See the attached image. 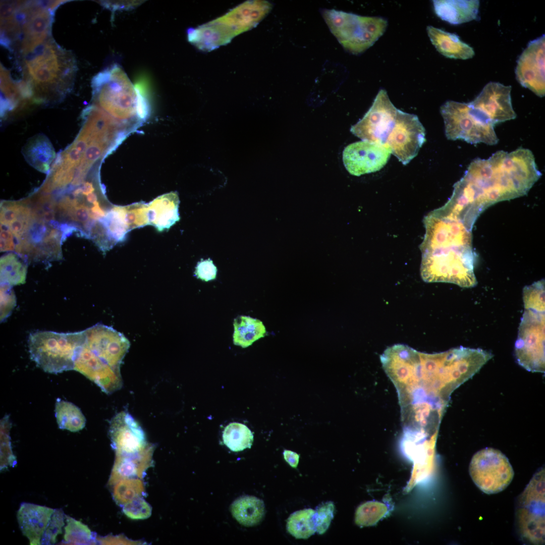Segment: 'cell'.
<instances>
[{"instance_id": "7bdbcfd3", "label": "cell", "mask_w": 545, "mask_h": 545, "mask_svg": "<svg viewBox=\"0 0 545 545\" xmlns=\"http://www.w3.org/2000/svg\"><path fill=\"white\" fill-rule=\"evenodd\" d=\"M15 238L10 230L1 225V251H9L15 249Z\"/></svg>"}, {"instance_id": "ee69618b", "label": "cell", "mask_w": 545, "mask_h": 545, "mask_svg": "<svg viewBox=\"0 0 545 545\" xmlns=\"http://www.w3.org/2000/svg\"><path fill=\"white\" fill-rule=\"evenodd\" d=\"M283 456L286 462L292 467L296 468L299 460V455L290 450H285Z\"/></svg>"}, {"instance_id": "4fadbf2b", "label": "cell", "mask_w": 545, "mask_h": 545, "mask_svg": "<svg viewBox=\"0 0 545 545\" xmlns=\"http://www.w3.org/2000/svg\"><path fill=\"white\" fill-rule=\"evenodd\" d=\"M425 141V130L418 117L398 109L385 145L403 165L413 159Z\"/></svg>"}, {"instance_id": "7402d4cb", "label": "cell", "mask_w": 545, "mask_h": 545, "mask_svg": "<svg viewBox=\"0 0 545 545\" xmlns=\"http://www.w3.org/2000/svg\"><path fill=\"white\" fill-rule=\"evenodd\" d=\"M180 203L177 192H171L155 198L148 204L149 225L159 232L168 230L180 220Z\"/></svg>"}, {"instance_id": "9a60e30c", "label": "cell", "mask_w": 545, "mask_h": 545, "mask_svg": "<svg viewBox=\"0 0 545 545\" xmlns=\"http://www.w3.org/2000/svg\"><path fill=\"white\" fill-rule=\"evenodd\" d=\"M85 344L100 359L120 369L130 343L122 333L111 326L97 323L85 330Z\"/></svg>"}, {"instance_id": "83f0119b", "label": "cell", "mask_w": 545, "mask_h": 545, "mask_svg": "<svg viewBox=\"0 0 545 545\" xmlns=\"http://www.w3.org/2000/svg\"><path fill=\"white\" fill-rule=\"evenodd\" d=\"M28 261L22 256L13 252L3 255L1 258V284L11 286L25 283Z\"/></svg>"}, {"instance_id": "5bb4252c", "label": "cell", "mask_w": 545, "mask_h": 545, "mask_svg": "<svg viewBox=\"0 0 545 545\" xmlns=\"http://www.w3.org/2000/svg\"><path fill=\"white\" fill-rule=\"evenodd\" d=\"M511 91L510 86L490 82L468 103L476 116L495 126L516 117L512 104Z\"/></svg>"}, {"instance_id": "f35d334b", "label": "cell", "mask_w": 545, "mask_h": 545, "mask_svg": "<svg viewBox=\"0 0 545 545\" xmlns=\"http://www.w3.org/2000/svg\"><path fill=\"white\" fill-rule=\"evenodd\" d=\"M140 482L138 480H122L115 488L114 496L115 500L121 503L138 497L141 487Z\"/></svg>"}, {"instance_id": "5b68a950", "label": "cell", "mask_w": 545, "mask_h": 545, "mask_svg": "<svg viewBox=\"0 0 545 545\" xmlns=\"http://www.w3.org/2000/svg\"><path fill=\"white\" fill-rule=\"evenodd\" d=\"M84 331L58 333L37 331L30 334L31 359L44 371L58 373L74 370L75 361L85 342Z\"/></svg>"}, {"instance_id": "2e32d148", "label": "cell", "mask_w": 545, "mask_h": 545, "mask_svg": "<svg viewBox=\"0 0 545 545\" xmlns=\"http://www.w3.org/2000/svg\"><path fill=\"white\" fill-rule=\"evenodd\" d=\"M391 152L385 144L367 141L353 143L343 152V161L347 171L356 176L377 172L388 161Z\"/></svg>"}, {"instance_id": "7c38bea8", "label": "cell", "mask_w": 545, "mask_h": 545, "mask_svg": "<svg viewBox=\"0 0 545 545\" xmlns=\"http://www.w3.org/2000/svg\"><path fill=\"white\" fill-rule=\"evenodd\" d=\"M398 110L386 90L381 89L369 110L351 127L350 131L363 141L385 144L395 125Z\"/></svg>"}, {"instance_id": "ab89813d", "label": "cell", "mask_w": 545, "mask_h": 545, "mask_svg": "<svg viewBox=\"0 0 545 545\" xmlns=\"http://www.w3.org/2000/svg\"><path fill=\"white\" fill-rule=\"evenodd\" d=\"M335 506L333 502H328L321 504L315 511L316 531L319 534L324 533L328 529L334 517Z\"/></svg>"}, {"instance_id": "44dd1931", "label": "cell", "mask_w": 545, "mask_h": 545, "mask_svg": "<svg viewBox=\"0 0 545 545\" xmlns=\"http://www.w3.org/2000/svg\"><path fill=\"white\" fill-rule=\"evenodd\" d=\"M45 506L21 504L17 513L20 528L32 545L40 544L43 534L54 512Z\"/></svg>"}, {"instance_id": "52a82bcc", "label": "cell", "mask_w": 545, "mask_h": 545, "mask_svg": "<svg viewBox=\"0 0 545 545\" xmlns=\"http://www.w3.org/2000/svg\"><path fill=\"white\" fill-rule=\"evenodd\" d=\"M64 1H17V37L13 51L20 58L34 51L51 37L54 12Z\"/></svg>"}, {"instance_id": "4dcf8cb0", "label": "cell", "mask_w": 545, "mask_h": 545, "mask_svg": "<svg viewBox=\"0 0 545 545\" xmlns=\"http://www.w3.org/2000/svg\"><path fill=\"white\" fill-rule=\"evenodd\" d=\"M224 444L234 452H239L250 448L253 441V435L245 425L232 422L224 429L223 432Z\"/></svg>"}, {"instance_id": "8992f818", "label": "cell", "mask_w": 545, "mask_h": 545, "mask_svg": "<svg viewBox=\"0 0 545 545\" xmlns=\"http://www.w3.org/2000/svg\"><path fill=\"white\" fill-rule=\"evenodd\" d=\"M323 18L332 34L349 52L365 51L384 34L387 20L380 17L357 15L335 10L322 11Z\"/></svg>"}, {"instance_id": "3957f363", "label": "cell", "mask_w": 545, "mask_h": 545, "mask_svg": "<svg viewBox=\"0 0 545 545\" xmlns=\"http://www.w3.org/2000/svg\"><path fill=\"white\" fill-rule=\"evenodd\" d=\"M21 59V81L32 103H56L72 90L77 70L76 59L52 37Z\"/></svg>"}, {"instance_id": "ac0fdd59", "label": "cell", "mask_w": 545, "mask_h": 545, "mask_svg": "<svg viewBox=\"0 0 545 545\" xmlns=\"http://www.w3.org/2000/svg\"><path fill=\"white\" fill-rule=\"evenodd\" d=\"M110 434L116 456L138 455L149 446L144 432L137 421L128 412L117 413L110 421Z\"/></svg>"}, {"instance_id": "ba28073f", "label": "cell", "mask_w": 545, "mask_h": 545, "mask_svg": "<svg viewBox=\"0 0 545 545\" xmlns=\"http://www.w3.org/2000/svg\"><path fill=\"white\" fill-rule=\"evenodd\" d=\"M440 112L448 139L462 140L473 144L498 143L495 126L477 117L468 103L448 100L441 106Z\"/></svg>"}, {"instance_id": "9c48e42d", "label": "cell", "mask_w": 545, "mask_h": 545, "mask_svg": "<svg viewBox=\"0 0 545 545\" xmlns=\"http://www.w3.org/2000/svg\"><path fill=\"white\" fill-rule=\"evenodd\" d=\"M544 312L525 309L515 344L517 362L532 372H544Z\"/></svg>"}, {"instance_id": "d4e9b609", "label": "cell", "mask_w": 545, "mask_h": 545, "mask_svg": "<svg viewBox=\"0 0 545 545\" xmlns=\"http://www.w3.org/2000/svg\"><path fill=\"white\" fill-rule=\"evenodd\" d=\"M426 30L432 44L445 57L467 60L474 56L475 52L473 48L462 41L456 34L431 26H427Z\"/></svg>"}, {"instance_id": "8d00e7d4", "label": "cell", "mask_w": 545, "mask_h": 545, "mask_svg": "<svg viewBox=\"0 0 545 545\" xmlns=\"http://www.w3.org/2000/svg\"><path fill=\"white\" fill-rule=\"evenodd\" d=\"M65 519L66 515L62 509H54L42 537L41 544H53L56 543L58 535L63 532Z\"/></svg>"}, {"instance_id": "60d3db41", "label": "cell", "mask_w": 545, "mask_h": 545, "mask_svg": "<svg viewBox=\"0 0 545 545\" xmlns=\"http://www.w3.org/2000/svg\"><path fill=\"white\" fill-rule=\"evenodd\" d=\"M16 305V297L12 287L1 284V321H4L11 314Z\"/></svg>"}, {"instance_id": "b9f144b4", "label": "cell", "mask_w": 545, "mask_h": 545, "mask_svg": "<svg viewBox=\"0 0 545 545\" xmlns=\"http://www.w3.org/2000/svg\"><path fill=\"white\" fill-rule=\"evenodd\" d=\"M217 268L210 259H201L198 262L195 271V275L198 279L207 282L215 279Z\"/></svg>"}, {"instance_id": "e0dca14e", "label": "cell", "mask_w": 545, "mask_h": 545, "mask_svg": "<svg viewBox=\"0 0 545 545\" xmlns=\"http://www.w3.org/2000/svg\"><path fill=\"white\" fill-rule=\"evenodd\" d=\"M544 48V35L530 41L519 56L515 69L518 82L539 97L545 93Z\"/></svg>"}, {"instance_id": "d6a6232c", "label": "cell", "mask_w": 545, "mask_h": 545, "mask_svg": "<svg viewBox=\"0 0 545 545\" xmlns=\"http://www.w3.org/2000/svg\"><path fill=\"white\" fill-rule=\"evenodd\" d=\"M64 541L71 544H88L94 543L91 530L87 525L66 515Z\"/></svg>"}, {"instance_id": "8fae6325", "label": "cell", "mask_w": 545, "mask_h": 545, "mask_svg": "<svg viewBox=\"0 0 545 545\" xmlns=\"http://www.w3.org/2000/svg\"><path fill=\"white\" fill-rule=\"evenodd\" d=\"M544 471L532 478L519 499V526L524 537L542 542L544 531Z\"/></svg>"}, {"instance_id": "f546056e", "label": "cell", "mask_w": 545, "mask_h": 545, "mask_svg": "<svg viewBox=\"0 0 545 545\" xmlns=\"http://www.w3.org/2000/svg\"><path fill=\"white\" fill-rule=\"evenodd\" d=\"M287 529L296 538H308L316 530L315 511L309 508L294 512L288 519Z\"/></svg>"}, {"instance_id": "603a6c76", "label": "cell", "mask_w": 545, "mask_h": 545, "mask_svg": "<svg viewBox=\"0 0 545 545\" xmlns=\"http://www.w3.org/2000/svg\"><path fill=\"white\" fill-rule=\"evenodd\" d=\"M432 3L438 17L451 24H460L478 17L479 1L434 0Z\"/></svg>"}, {"instance_id": "30bf717a", "label": "cell", "mask_w": 545, "mask_h": 545, "mask_svg": "<svg viewBox=\"0 0 545 545\" xmlns=\"http://www.w3.org/2000/svg\"><path fill=\"white\" fill-rule=\"evenodd\" d=\"M469 471L475 484L487 494L504 490L514 475L507 457L500 451L492 448L483 449L473 456Z\"/></svg>"}, {"instance_id": "484cf974", "label": "cell", "mask_w": 545, "mask_h": 545, "mask_svg": "<svg viewBox=\"0 0 545 545\" xmlns=\"http://www.w3.org/2000/svg\"><path fill=\"white\" fill-rule=\"evenodd\" d=\"M233 517L241 524L251 526L258 524L265 513L262 500L253 496H243L235 500L231 506Z\"/></svg>"}, {"instance_id": "e575fe53", "label": "cell", "mask_w": 545, "mask_h": 545, "mask_svg": "<svg viewBox=\"0 0 545 545\" xmlns=\"http://www.w3.org/2000/svg\"><path fill=\"white\" fill-rule=\"evenodd\" d=\"M11 423L10 417L5 415L1 420V470L13 466L16 459L13 453L10 437Z\"/></svg>"}, {"instance_id": "74e56055", "label": "cell", "mask_w": 545, "mask_h": 545, "mask_svg": "<svg viewBox=\"0 0 545 545\" xmlns=\"http://www.w3.org/2000/svg\"><path fill=\"white\" fill-rule=\"evenodd\" d=\"M123 512L132 519H145L150 516L151 508L145 501L137 497L125 504Z\"/></svg>"}, {"instance_id": "cb8c5ba5", "label": "cell", "mask_w": 545, "mask_h": 545, "mask_svg": "<svg viewBox=\"0 0 545 545\" xmlns=\"http://www.w3.org/2000/svg\"><path fill=\"white\" fill-rule=\"evenodd\" d=\"M22 152L30 166L44 173L49 172L57 157L51 142L43 134L30 138L22 148Z\"/></svg>"}, {"instance_id": "d6986e66", "label": "cell", "mask_w": 545, "mask_h": 545, "mask_svg": "<svg viewBox=\"0 0 545 545\" xmlns=\"http://www.w3.org/2000/svg\"><path fill=\"white\" fill-rule=\"evenodd\" d=\"M74 370L93 382L107 394L119 390L123 385L120 369L113 367L97 357L85 342L76 356Z\"/></svg>"}, {"instance_id": "836d02e7", "label": "cell", "mask_w": 545, "mask_h": 545, "mask_svg": "<svg viewBox=\"0 0 545 545\" xmlns=\"http://www.w3.org/2000/svg\"><path fill=\"white\" fill-rule=\"evenodd\" d=\"M544 280L543 279L524 287L523 301L524 309L544 312Z\"/></svg>"}, {"instance_id": "ffe728a7", "label": "cell", "mask_w": 545, "mask_h": 545, "mask_svg": "<svg viewBox=\"0 0 545 545\" xmlns=\"http://www.w3.org/2000/svg\"><path fill=\"white\" fill-rule=\"evenodd\" d=\"M271 8V3L267 1H248L217 19L236 36L256 26Z\"/></svg>"}, {"instance_id": "d590c367", "label": "cell", "mask_w": 545, "mask_h": 545, "mask_svg": "<svg viewBox=\"0 0 545 545\" xmlns=\"http://www.w3.org/2000/svg\"><path fill=\"white\" fill-rule=\"evenodd\" d=\"M124 207L125 221L129 231L149 225L148 204L137 202Z\"/></svg>"}, {"instance_id": "277c9868", "label": "cell", "mask_w": 545, "mask_h": 545, "mask_svg": "<svg viewBox=\"0 0 545 545\" xmlns=\"http://www.w3.org/2000/svg\"><path fill=\"white\" fill-rule=\"evenodd\" d=\"M93 104L123 127L140 123L135 86L122 68L114 64L100 71L91 81Z\"/></svg>"}, {"instance_id": "1f68e13d", "label": "cell", "mask_w": 545, "mask_h": 545, "mask_svg": "<svg viewBox=\"0 0 545 545\" xmlns=\"http://www.w3.org/2000/svg\"><path fill=\"white\" fill-rule=\"evenodd\" d=\"M1 90L2 93L3 114L18 107L23 99L19 88L18 82L11 77L10 71L1 65Z\"/></svg>"}, {"instance_id": "7a4b0ae2", "label": "cell", "mask_w": 545, "mask_h": 545, "mask_svg": "<svg viewBox=\"0 0 545 545\" xmlns=\"http://www.w3.org/2000/svg\"><path fill=\"white\" fill-rule=\"evenodd\" d=\"M431 217L429 250L424 254L421 264L422 279L463 288L475 286L472 231L451 216L433 214Z\"/></svg>"}, {"instance_id": "f1b7e54d", "label": "cell", "mask_w": 545, "mask_h": 545, "mask_svg": "<svg viewBox=\"0 0 545 545\" xmlns=\"http://www.w3.org/2000/svg\"><path fill=\"white\" fill-rule=\"evenodd\" d=\"M55 415L61 429L77 432L85 426V416L79 408L71 402L58 399L55 404Z\"/></svg>"}, {"instance_id": "4316f807", "label": "cell", "mask_w": 545, "mask_h": 545, "mask_svg": "<svg viewBox=\"0 0 545 545\" xmlns=\"http://www.w3.org/2000/svg\"><path fill=\"white\" fill-rule=\"evenodd\" d=\"M233 325V343L244 348L264 337L266 332L262 322L250 316L237 317L234 319Z\"/></svg>"}, {"instance_id": "6da1fadb", "label": "cell", "mask_w": 545, "mask_h": 545, "mask_svg": "<svg viewBox=\"0 0 545 545\" xmlns=\"http://www.w3.org/2000/svg\"><path fill=\"white\" fill-rule=\"evenodd\" d=\"M541 176L529 149L498 151L487 159L477 158L470 162L445 205L472 230L486 208L526 195Z\"/></svg>"}]
</instances>
